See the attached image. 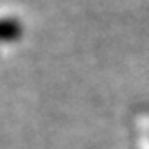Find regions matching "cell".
<instances>
[{
  "label": "cell",
  "mask_w": 149,
  "mask_h": 149,
  "mask_svg": "<svg viewBox=\"0 0 149 149\" xmlns=\"http://www.w3.org/2000/svg\"><path fill=\"white\" fill-rule=\"evenodd\" d=\"M24 25L16 18H0V43H11L22 38Z\"/></svg>",
  "instance_id": "1"
}]
</instances>
